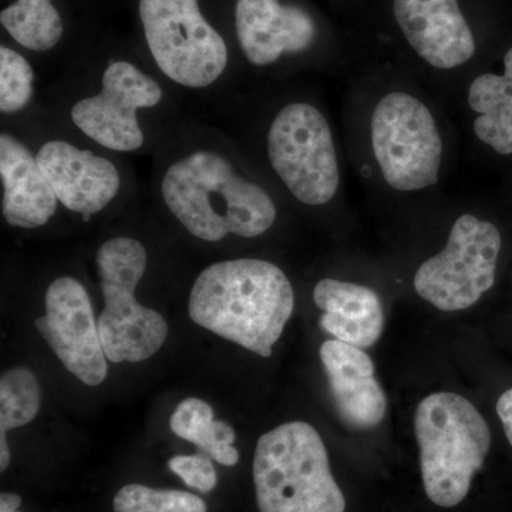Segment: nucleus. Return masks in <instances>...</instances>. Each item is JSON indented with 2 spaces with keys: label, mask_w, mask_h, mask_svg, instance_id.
<instances>
[{
  "label": "nucleus",
  "mask_w": 512,
  "mask_h": 512,
  "mask_svg": "<svg viewBox=\"0 0 512 512\" xmlns=\"http://www.w3.org/2000/svg\"><path fill=\"white\" fill-rule=\"evenodd\" d=\"M295 295L281 268L262 259H231L205 268L188 301L201 328L269 357L291 319Z\"/></svg>",
  "instance_id": "nucleus-1"
},
{
  "label": "nucleus",
  "mask_w": 512,
  "mask_h": 512,
  "mask_svg": "<svg viewBox=\"0 0 512 512\" xmlns=\"http://www.w3.org/2000/svg\"><path fill=\"white\" fill-rule=\"evenodd\" d=\"M165 205L195 238H255L274 225L276 207L264 188L237 173L227 157L198 150L175 161L161 181Z\"/></svg>",
  "instance_id": "nucleus-2"
},
{
  "label": "nucleus",
  "mask_w": 512,
  "mask_h": 512,
  "mask_svg": "<svg viewBox=\"0 0 512 512\" xmlns=\"http://www.w3.org/2000/svg\"><path fill=\"white\" fill-rule=\"evenodd\" d=\"M252 474L259 512L346 510L322 437L305 421L281 424L261 436Z\"/></svg>",
  "instance_id": "nucleus-3"
},
{
  "label": "nucleus",
  "mask_w": 512,
  "mask_h": 512,
  "mask_svg": "<svg viewBox=\"0 0 512 512\" xmlns=\"http://www.w3.org/2000/svg\"><path fill=\"white\" fill-rule=\"evenodd\" d=\"M424 491L434 504L463 503L491 447L487 421L466 397L434 393L414 416Z\"/></svg>",
  "instance_id": "nucleus-4"
},
{
  "label": "nucleus",
  "mask_w": 512,
  "mask_h": 512,
  "mask_svg": "<svg viewBox=\"0 0 512 512\" xmlns=\"http://www.w3.org/2000/svg\"><path fill=\"white\" fill-rule=\"evenodd\" d=\"M104 309L97 320L101 345L111 363H138L163 348L168 335L161 313L140 305L138 282L146 272L147 251L134 238L104 242L96 255Z\"/></svg>",
  "instance_id": "nucleus-5"
},
{
  "label": "nucleus",
  "mask_w": 512,
  "mask_h": 512,
  "mask_svg": "<svg viewBox=\"0 0 512 512\" xmlns=\"http://www.w3.org/2000/svg\"><path fill=\"white\" fill-rule=\"evenodd\" d=\"M138 13L148 49L168 79L190 89L220 79L227 45L202 16L198 0H140Z\"/></svg>",
  "instance_id": "nucleus-6"
},
{
  "label": "nucleus",
  "mask_w": 512,
  "mask_h": 512,
  "mask_svg": "<svg viewBox=\"0 0 512 512\" xmlns=\"http://www.w3.org/2000/svg\"><path fill=\"white\" fill-rule=\"evenodd\" d=\"M372 147L384 180L412 192L439 183L443 140L433 114L416 97L393 92L372 116Z\"/></svg>",
  "instance_id": "nucleus-7"
},
{
  "label": "nucleus",
  "mask_w": 512,
  "mask_h": 512,
  "mask_svg": "<svg viewBox=\"0 0 512 512\" xmlns=\"http://www.w3.org/2000/svg\"><path fill=\"white\" fill-rule=\"evenodd\" d=\"M500 251L501 235L494 224L461 215L446 248L417 269L414 289L440 311L471 308L493 288Z\"/></svg>",
  "instance_id": "nucleus-8"
},
{
  "label": "nucleus",
  "mask_w": 512,
  "mask_h": 512,
  "mask_svg": "<svg viewBox=\"0 0 512 512\" xmlns=\"http://www.w3.org/2000/svg\"><path fill=\"white\" fill-rule=\"evenodd\" d=\"M268 157L289 192L306 205H323L338 191V156L328 120L312 104L292 103L276 114Z\"/></svg>",
  "instance_id": "nucleus-9"
},
{
  "label": "nucleus",
  "mask_w": 512,
  "mask_h": 512,
  "mask_svg": "<svg viewBox=\"0 0 512 512\" xmlns=\"http://www.w3.org/2000/svg\"><path fill=\"white\" fill-rule=\"evenodd\" d=\"M161 99L163 89L153 77L120 60L104 70L100 93L74 104L72 121L101 147L130 153L144 144L137 111L157 106Z\"/></svg>",
  "instance_id": "nucleus-10"
},
{
  "label": "nucleus",
  "mask_w": 512,
  "mask_h": 512,
  "mask_svg": "<svg viewBox=\"0 0 512 512\" xmlns=\"http://www.w3.org/2000/svg\"><path fill=\"white\" fill-rule=\"evenodd\" d=\"M36 328L62 365L87 386L107 377V357L86 289L70 276L57 278L46 292V315Z\"/></svg>",
  "instance_id": "nucleus-11"
},
{
  "label": "nucleus",
  "mask_w": 512,
  "mask_h": 512,
  "mask_svg": "<svg viewBox=\"0 0 512 512\" xmlns=\"http://www.w3.org/2000/svg\"><path fill=\"white\" fill-rule=\"evenodd\" d=\"M394 18L414 52L437 69L476 55V39L458 0H393Z\"/></svg>",
  "instance_id": "nucleus-12"
},
{
  "label": "nucleus",
  "mask_w": 512,
  "mask_h": 512,
  "mask_svg": "<svg viewBox=\"0 0 512 512\" xmlns=\"http://www.w3.org/2000/svg\"><path fill=\"white\" fill-rule=\"evenodd\" d=\"M36 157L60 204L84 215V220L104 210L119 194L116 165L92 151L52 140L40 147Z\"/></svg>",
  "instance_id": "nucleus-13"
},
{
  "label": "nucleus",
  "mask_w": 512,
  "mask_h": 512,
  "mask_svg": "<svg viewBox=\"0 0 512 512\" xmlns=\"http://www.w3.org/2000/svg\"><path fill=\"white\" fill-rule=\"evenodd\" d=\"M235 28L242 52L255 66L275 63L285 53L305 52L316 39L312 16L279 0H237Z\"/></svg>",
  "instance_id": "nucleus-14"
},
{
  "label": "nucleus",
  "mask_w": 512,
  "mask_h": 512,
  "mask_svg": "<svg viewBox=\"0 0 512 512\" xmlns=\"http://www.w3.org/2000/svg\"><path fill=\"white\" fill-rule=\"evenodd\" d=\"M319 353L340 420L353 430L379 426L386 416V396L369 355L336 339L326 340Z\"/></svg>",
  "instance_id": "nucleus-15"
},
{
  "label": "nucleus",
  "mask_w": 512,
  "mask_h": 512,
  "mask_svg": "<svg viewBox=\"0 0 512 512\" xmlns=\"http://www.w3.org/2000/svg\"><path fill=\"white\" fill-rule=\"evenodd\" d=\"M0 177H2V214L12 227H43L57 210L55 190L49 183L37 157L22 141L0 136Z\"/></svg>",
  "instance_id": "nucleus-16"
},
{
  "label": "nucleus",
  "mask_w": 512,
  "mask_h": 512,
  "mask_svg": "<svg viewBox=\"0 0 512 512\" xmlns=\"http://www.w3.org/2000/svg\"><path fill=\"white\" fill-rule=\"evenodd\" d=\"M313 301L323 312L320 328L340 342L370 348L382 336V301L373 289L338 279H322L313 289Z\"/></svg>",
  "instance_id": "nucleus-17"
},
{
  "label": "nucleus",
  "mask_w": 512,
  "mask_h": 512,
  "mask_svg": "<svg viewBox=\"0 0 512 512\" xmlns=\"http://www.w3.org/2000/svg\"><path fill=\"white\" fill-rule=\"evenodd\" d=\"M504 74H481L471 83L468 104L478 117L474 133L501 156L512 154V47L504 59Z\"/></svg>",
  "instance_id": "nucleus-18"
},
{
  "label": "nucleus",
  "mask_w": 512,
  "mask_h": 512,
  "mask_svg": "<svg viewBox=\"0 0 512 512\" xmlns=\"http://www.w3.org/2000/svg\"><path fill=\"white\" fill-rule=\"evenodd\" d=\"M170 427L175 436L195 444L222 466L238 464L234 429L225 421L214 420L212 407L204 400L195 397L183 400L171 416Z\"/></svg>",
  "instance_id": "nucleus-19"
},
{
  "label": "nucleus",
  "mask_w": 512,
  "mask_h": 512,
  "mask_svg": "<svg viewBox=\"0 0 512 512\" xmlns=\"http://www.w3.org/2000/svg\"><path fill=\"white\" fill-rule=\"evenodd\" d=\"M0 23L15 42L33 52H47L63 36V19L52 0H16L0 12Z\"/></svg>",
  "instance_id": "nucleus-20"
},
{
  "label": "nucleus",
  "mask_w": 512,
  "mask_h": 512,
  "mask_svg": "<svg viewBox=\"0 0 512 512\" xmlns=\"http://www.w3.org/2000/svg\"><path fill=\"white\" fill-rule=\"evenodd\" d=\"M40 384L35 373L15 367L0 379V434L26 426L40 410Z\"/></svg>",
  "instance_id": "nucleus-21"
},
{
  "label": "nucleus",
  "mask_w": 512,
  "mask_h": 512,
  "mask_svg": "<svg viewBox=\"0 0 512 512\" xmlns=\"http://www.w3.org/2000/svg\"><path fill=\"white\" fill-rule=\"evenodd\" d=\"M114 512H208L200 497L185 491L124 485L114 497Z\"/></svg>",
  "instance_id": "nucleus-22"
},
{
  "label": "nucleus",
  "mask_w": 512,
  "mask_h": 512,
  "mask_svg": "<svg viewBox=\"0 0 512 512\" xmlns=\"http://www.w3.org/2000/svg\"><path fill=\"white\" fill-rule=\"evenodd\" d=\"M33 94V70L28 60L10 47H0V111L18 113Z\"/></svg>",
  "instance_id": "nucleus-23"
},
{
  "label": "nucleus",
  "mask_w": 512,
  "mask_h": 512,
  "mask_svg": "<svg viewBox=\"0 0 512 512\" xmlns=\"http://www.w3.org/2000/svg\"><path fill=\"white\" fill-rule=\"evenodd\" d=\"M212 458L207 454H194V456H175L168 461V468L177 474L188 487L201 493H211L218 483Z\"/></svg>",
  "instance_id": "nucleus-24"
},
{
  "label": "nucleus",
  "mask_w": 512,
  "mask_h": 512,
  "mask_svg": "<svg viewBox=\"0 0 512 512\" xmlns=\"http://www.w3.org/2000/svg\"><path fill=\"white\" fill-rule=\"evenodd\" d=\"M497 414L503 423L505 436L512 446V389L501 394L497 402Z\"/></svg>",
  "instance_id": "nucleus-25"
},
{
  "label": "nucleus",
  "mask_w": 512,
  "mask_h": 512,
  "mask_svg": "<svg viewBox=\"0 0 512 512\" xmlns=\"http://www.w3.org/2000/svg\"><path fill=\"white\" fill-rule=\"evenodd\" d=\"M22 498L18 494L2 493L0 495V512H19Z\"/></svg>",
  "instance_id": "nucleus-26"
}]
</instances>
